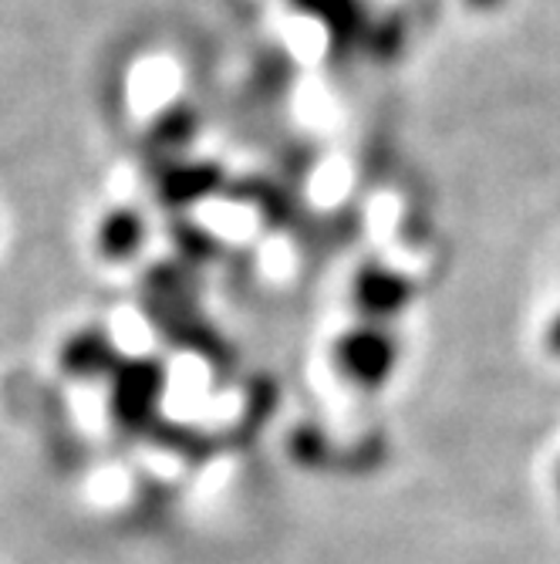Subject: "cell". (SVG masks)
<instances>
[{"instance_id": "6da1fadb", "label": "cell", "mask_w": 560, "mask_h": 564, "mask_svg": "<svg viewBox=\"0 0 560 564\" xmlns=\"http://www.w3.org/2000/svg\"><path fill=\"white\" fill-rule=\"evenodd\" d=\"M334 358L344 379L365 389H378L392 379L398 366V341L385 325L365 322L338 338Z\"/></svg>"}, {"instance_id": "7a4b0ae2", "label": "cell", "mask_w": 560, "mask_h": 564, "mask_svg": "<svg viewBox=\"0 0 560 564\" xmlns=\"http://www.w3.org/2000/svg\"><path fill=\"white\" fill-rule=\"evenodd\" d=\"M413 301V281L392 268H365L354 281V304L365 315V322L385 325L388 318L402 315Z\"/></svg>"}, {"instance_id": "3957f363", "label": "cell", "mask_w": 560, "mask_h": 564, "mask_svg": "<svg viewBox=\"0 0 560 564\" xmlns=\"http://www.w3.org/2000/svg\"><path fill=\"white\" fill-rule=\"evenodd\" d=\"M163 392V369L152 362H135L116 372V386H112V399H116V416L125 426H139L152 405H156Z\"/></svg>"}, {"instance_id": "277c9868", "label": "cell", "mask_w": 560, "mask_h": 564, "mask_svg": "<svg viewBox=\"0 0 560 564\" xmlns=\"http://www.w3.org/2000/svg\"><path fill=\"white\" fill-rule=\"evenodd\" d=\"M116 362L119 358H116L112 341L106 335H95V332L72 338L65 348V369L72 376H85V379L88 376H109L116 369Z\"/></svg>"}, {"instance_id": "5b68a950", "label": "cell", "mask_w": 560, "mask_h": 564, "mask_svg": "<svg viewBox=\"0 0 560 564\" xmlns=\"http://www.w3.org/2000/svg\"><path fill=\"white\" fill-rule=\"evenodd\" d=\"M142 220L135 214H112L101 224V250L109 258H129L142 247Z\"/></svg>"}, {"instance_id": "8992f818", "label": "cell", "mask_w": 560, "mask_h": 564, "mask_svg": "<svg viewBox=\"0 0 560 564\" xmlns=\"http://www.w3.org/2000/svg\"><path fill=\"white\" fill-rule=\"evenodd\" d=\"M547 348L560 358V315L550 322V328H547Z\"/></svg>"}, {"instance_id": "52a82bcc", "label": "cell", "mask_w": 560, "mask_h": 564, "mask_svg": "<svg viewBox=\"0 0 560 564\" xmlns=\"http://www.w3.org/2000/svg\"><path fill=\"white\" fill-rule=\"evenodd\" d=\"M470 8H476V11H496L503 0H466Z\"/></svg>"}, {"instance_id": "ba28073f", "label": "cell", "mask_w": 560, "mask_h": 564, "mask_svg": "<svg viewBox=\"0 0 560 564\" xmlns=\"http://www.w3.org/2000/svg\"><path fill=\"white\" fill-rule=\"evenodd\" d=\"M557 494H560V477H557Z\"/></svg>"}]
</instances>
